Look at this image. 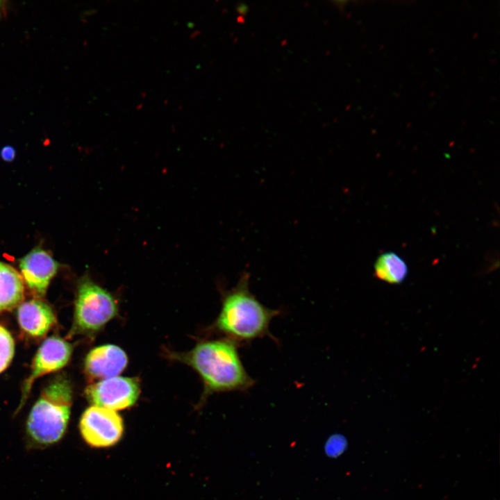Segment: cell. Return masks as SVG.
Instances as JSON below:
<instances>
[{
  "label": "cell",
  "instance_id": "7c38bea8",
  "mask_svg": "<svg viewBox=\"0 0 500 500\" xmlns=\"http://www.w3.org/2000/svg\"><path fill=\"white\" fill-rule=\"evenodd\" d=\"M408 269L405 261L394 252L380 255L374 264L376 276L388 283L400 284L408 275Z\"/></svg>",
  "mask_w": 500,
  "mask_h": 500
},
{
  "label": "cell",
  "instance_id": "7a4b0ae2",
  "mask_svg": "<svg viewBox=\"0 0 500 500\" xmlns=\"http://www.w3.org/2000/svg\"><path fill=\"white\" fill-rule=\"evenodd\" d=\"M249 273H243L236 285L224 294L215 322L217 330L239 345L266 336L276 340L269 325L280 311L266 307L256 297L249 289Z\"/></svg>",
  "mask_w": 500,
  "mask_h": 500
},
{
  "label": "cell",
  "instance_id": "30bf717a",
  "mask_svg": "<svg viewBox=\"0 0 500 500\" xmlns=\"http://www.w3.org/2000/svg\"><path fill=\"white\" fill-rule=\"evenodd\" d=\"M17 320L25 333L33 338H42L56 324V317L48 303L35 298L19 305Z\"/></svg>",
  "mask_w": 500,
  "mask_h": 500
},
{
  "label": "cell",
  "instance_id": "9a60e30c",
  "mask_svg": "<svg viewBox=\"0 0 500 500\" xmlns=\"http://www.w3.org/2000/svg\"><path fill=\"white\" fill-rule=\"evenodd\" d=\"M0 155L4 160L11 161L15 157V150L12 147L7 145L1 149Z\"/></svg>",
  "mask_w": 500,
  "mask_h": 500
},
{
  "label": "cell",
  "instance_id": "277c9868",
  "mask_svg": "<svg viewBox=\"0 0 500 500\" xmlns=\"http://www.w3.org/2000/svg\"><path fill=\"white\" fill-rule=\"evenodd\" d=\"M112 295L88 277L77 288L70 335L92 334L101 329L117 313Z\"/></svg>",
  "mask_w": 500,
  "mask_h": 500
},
{
  "label": "cell",
  "instance_id": "9c48e42d",
  "mask_svg": "<svg viewBox=\"0 0 500 500\" xmlns=\"http://www.w3.org/2000/svg\"><path fill=\"white\" fill-rule=\"evenodd\" d=\"M127 362L126 354L121 348L106 344L97 347L88 353L84 369L90 378L106 379L120 374Z\"/></svg>",
  "mask_w": 500,
  "mask_h": 500
},
{
  "label": "cell",
  "instance_id": "2e32d148",
  "mask_svg": "<svg viewBox=\"0 0 500 500\" xmlns=\"http://www.w3.org/2000/svg\"><path fill=\"white\" fill-rule=\"evenodd\" d=\"M4 6V1H0V17H1V10Z\"/></svg>",
  "mask_w": 500,
  "mask_h": 500
},
{
  "label": "cell",
  "instance_id": "4fadbf2b",
  "mask_svg": "<svg viewBox=\"0 0 500 500\" xmlns=\"http://www.w3.org/2000/svg\"><path fill=\"white\" fill-rule=\"evenodd\" d=\"M14 353V340L10 332L0 325V373L9 366Z\"/></svg>",
  "mask_w": 500,
  "mask_h": 500
},
{
  "label": "cell",
  "instance_id": "ba28073f",
  "mask_svg": "<svg viewBox=\"0 0 500 500\" xmlns=\"http://www.w3.org/2000/svg\"><path fill=\"white\" fill-rule=\"evenodd\" d=\"M19 268L24 283L36 299H41L57 272L58 263L47 251L37 247L21 259Z\"/></svg>",
  "mask_w": 500,
  "mask_h": 500
},
{
  "label": "cell",
  "instance_id": "6da1fadb",
  "mask_svg": "<svg viewBox=\"0 0 500 500\" xmlns=\"http://www.w3.org/2000/svg\"><path fill=\"white\" fill-rule=\"evenodd\" d=\"M238 344L230 339L205 341L191 351L174 357L198 372L207 394L245 392L255 381L247 372L238 352Z\"/></svg>",
  "mask_w": 500,
  "mask_h": 500
},
{
  "label": "cell",
  "instance_id": "5bb4252c",
  "mask_svg": "<svg viewBox=\"0 0 500 500\" xmlns=\"http://www.w3.org/2000/svg\"><path fill=\"white\" fill-rule=\"evenodd\" d=\"M347 446V440L343 435H333L326 442L325 451L328 456L336 457L345 451Z\"/></svg>",
  "mask_w": 500,
  "mask_h": 500
},
{
  "label": "cell",
  "instance_id": "3957f363",
  "mask_svg": "<svg viewBox=\"0 0 500 500\" xmlns=\"http://www.w3.org/2000/svg\"><path fill=\"white\" fill-rule=\"evenodd\" d=\"M72 403L70 381L54 377L42 390L26 422V433L34 445L46 447L60 441L68 425Z\"/></svg>",
  "mask_w": 500,
  "mask_h": 500
},
{
  "label": "cell",
  "instance_id": "5b68a950",
  "mask_svg": "<svg viewBox=\"0 0 500 500\" xmlns=\"http://www.w3.org/2000/svg\"><path fill=\"white\" fill-rule=\"evenodd\" d=\"M79 429L86 443L101 448L116 444L123 434L124 425L115 410L92 406L83 413Z\"/></svg>",
  "mask_w": 500,
  "mask_h": 500
},
{
  "label": "cell",
  "instance_id": "8fae6325",
  "mask_svg": "<svg viewBox=\"0 0 500 500\" xmlns=\"http://www.w3.org/2000/svg\"><path fill=\"white\" fill-rule=\"evenodd\" d=\"M24 297L21 275L11 266L0 262V312L12 310Z\"/></svg>",
  "mask_w": 500,
  "mask_h": 500
},
{
  "label": "cell",
  "instance_id": "8992f818",
  "mask_svg": "<svg viewBox=\"0 0 500 500\" xmlns=\"http://www.w3.org/2000/svg\"><path fill=\"white\" fill-rule=\"evenodd\" d=\"M85 394L93 406L115 411L135 403L140 394V383L135 378L115 376L88 385Z\"/></svg>",
  "mask_w": 500,
  "mask_h": 500
},
{
  "label": "cell",
  "instance_id": "52a82bcc",
  "mask_svg": "<svg viewBox=\"0 0 500 500\" xmlns=\"http://www.w3.org/2000/svg\"><path fill=\"white\" fill-rule=\"evenodd\" d=\"M72 353V345L60 338L50 337L42 342L34 357L30 374L22 385L19 408L28 398L35 381L64 367L69 361Z\"/></svg>",
  "mask_w": 500,
  "mask_h": 500
}]
</instances>
